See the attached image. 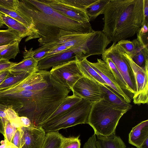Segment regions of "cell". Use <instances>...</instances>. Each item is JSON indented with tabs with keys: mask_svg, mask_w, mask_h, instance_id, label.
Instances as JSON below:
<instances>
[{
	"mask_svg": "<svg viewBox=\"0 0 148 148\" xmlns=\"http://www.w3.org/2000/svg\"><path fill=\"white\" fill-rule=\"evenodd\" d=\"M16 11L32 27V34L26 39L25 42L39 38L41 46L62 36L89 33L94 30L90 22L79 21L65 16L42 0H17Z\"/></svg>",
	"mask_w": 148,
	"mask_h": 148,
	"instance_id": "cell-1",
	"label": "cell"
},
{
	"mask_svg": "<svg viewBox=\"0 0 148 148\" xmlns=\"http://www.w3.org/2000/svg\"><path fill=\"white\" fill-rule=\"evenodd\" d=\"M25 90L27 100L28 118L41 126L68 96L70 90L56 81L49 71L38 70L10 88Z\"/></svg>",
	"mask_w": 148,
	"mask_h": 148,
	"instance_id": "cell-2",
	"label": "cell"
},
{
	"mask_svg": "<svg viewBox=\"0 0 148 148\" xmlns=\"http://www.w3.org/2000/svg\"><path fill=\"white\" fill-rule=\"evenodd\" d=\"M143 0H110L103 12L102 31L111 42L132 37L143 23Z\"/></svg>",
	"mask_w": 148,
	"mask_h": 148,
	"instance_id": "cell-3",
	"label": "cell"
},
{
	"mask_svg": "<svg viewBox=\"0 0 148 148\" xmlns=\"http://www.w3.org/2000/svg\"><path fill=\"white\" fill-rule=\"evenodd\" d=\"M127 111L103 99L93 103L86 123L96 135L108 136L115 133L119 120Z\"/></svg>",
	"mask_w": 148,
	"mask_h": 148,
	"instance_id": "cell-4",
	"label": "cell"
},
{
	"mask_svg": "<svg viewBox=\"0 0 148 148\" xmlns=\"http://www.w3.org/2000/svg\"><path fill=\"white\" fill-rule=\"evenodd\" d=\"M92 102L82 98L67 111L41 126L47 132L56 131L79 124L86 123Z\"/></svg>",
	"mask_w": 148,
	"mask_h": 148,
	"instance_id": "cell-5",
	"label": "cell"
},
{
	"mask_svg": "<svg viewBox=\"0 0 148 148\" xmlns=\"http://www.w3.org/2000/svg\"><path fill=\"white\" fill-rule=\"evenodd\" d=\"M102 58L111 59L127 84L128 91L134 94L136 91L134 77L132 69L119 50L117 43H113L102 55Z\"/></svg>",
	"mask_w": 148,
	"mask_h": 148,
	"instance_id": "cell-6",
	"label": "cell"
},
{
	"mask_svg": "<svg viewBox=\"0 0 148 148\" xmlns=\"http://www.w3.org/2000/svg\"><path fill=\"white\" fill-rule=\"evenodd\" d=\"M121 52L129 63L134 77L136 91L133 97L134 103L135 104L147 103L148 102V66L144 68L138 66L128 54Z\"/></svg>",
	"mask_w": 148,
	"mask_h": 148,
	"instance_id": "cell-7",
	"label": "cell"
},
{
	"mask_svg": "<svg viewBox=\"0 0 148 148\" xmlns=\"http://www.w3.org/2000/svg\"><path fill=\"white\" fill-rule=\"evenodd\" d=\"M49 72L61 85L71 90L75 83L83 76L76 60L53 67Z\"/></svg>",
	"mask_w": 148,
	"mask_h": 148,
	"instance_id": "cell-8",
	"label": "cell"
},
{
	"mask_svg": "<svg viewBox=\"0 0 148 148\" xmlns=\"http://www.w3.org/2000/svg\"><path fill=\"white\" fill-rule=\"evenodd\" d=\"M73 94L93 103L103 99L104 93L101 84L83 76L74 85Z\"/></svg>",
	"mask_w": 148,
	"mask_h": 148,
	"instance_id": "cell-9",
	"label": "cell"
},
{
	"mask_svg": "<svg viewBox=\"0 0 148 148\" xmlns=\"http://www.w3.org/2000/svg\"><path fill=\"white\" fill-rule=\"evenodd\" d=\"M55 11L76 21L89 23L86 10L67 3L65 0H42Z\"/></svg>",
	"mask_w": 148,
	"mask_h": 148,
	"instance_id": "cell-10",
	"label": "cell"
},
{
	"mask_svg": "<svg viewBox=\"0 0 148 148\" xmlns=\"http://www.w3.org/2000/svg\"><path fill=\"white\" fill-rule=\"evenodd\" d=\"M21 148H42L46 133L41 126L32 124L28 127H21Z\"/></svg>",
	"mask_w": 148,
	"mask_h": 148,
	"instance_id": "cell-11",
	"label": "cell"
},
{
	"mask_svg": "<svg viewBox=\"0 0 148 148\" xmlns=\"http://www.w3.org/2000/svg\"><path fill=\"white\" fill-rule=\"evenodd\" d=\"M88 62L108 86L121 96L126 102L129 103L131 102V99L118 85L113 74L102 60L97 59L96 62L88 61Z\"/></svg>",
	"mask_w": 148,
	"mask_h": 148,
	"instance_id": "cell-12",
	"label": "cell"
},
{
	"mask_svg": "<svg viewBox=\"0 0 148 148\" xmlns=\"http://www.w3.org/2000/svg\"><path fill=\"white\" fill-rule=\"evenodd\" d=\"M77 59V56L69 49L65 51L48 56L40 60L38 62L37 69L46 70Z\"/></svg>",
	"mask_w": 148,
	"mask_h": 148,
	"instance_id": "cell-13",
	"label": "cell"
},
{
	"mask_svg": "<svg viewBox=\"0 0 148 148\" xmlns=\"http://www.w3.org/2000/svg\"><path fill=\"white\" fill-rule=\"evenodd\" d=\"M95 31L87 33H75L60 36L50 42L54 46L63 45L70 49L77 48L84 43L92 36Z\"/></svg>",
	"mask_w": 148,
	"mask_h": 148,
	"instance_id": "cell-14",
	"label": "cell"
},
{
	"mask_svg": "<svg viewBox=\"0 0 148 148\" xmlns=\"http://www.w3.org/2000/svg\"><path fill=\"white\" fill-rule=\"evenodd\" d=\"M148 138V120L142 121L133 127L129 134V143L140 148Z\"/></svg>",
	"mask_w": 148,
	"mask_h": 148,
	"instance_id": "cell-15",
	"label": "cell"
},
{
	"mask_svg": "<svg viewBox=\"0 0 148 148\" xmlns=\"http://www.w3.org/2000/svg\"><path fill=\"white\" fill-rule=\"evenodd\" d=\"M104 93L103 99L122 109L128 111L132 105L126 102L123 98L107 85L101 84Z\"/></svg>",
	"mask_w": 148,
	"mask_h": 148,
	"instance_id": "cell-16",
	"label": "cell"
},
{
	"mask_svg": "<svg viewBox=\"0 0 148 148\" xmlns=\"http://www.w3.org/2000/svg\"><path fill=\"white\" fill-rule=\"evenodd\" d=\"M96 148H126L121 138L114 133L108 136L97 135Z\"/></svg>",
	"mask_w": 148,
	"mask_h": 148,
	"instance_id": "cell-17",
	"label": "cell"
},
{
	"mask_svg": "<svg viewBox=\"0 0 148 148\" xmlns=\"http://www.w3.org/2000/svg\"><path fill=\"white\" fill-rule=\"evenodd\" d=\"M77 61L83 76L100 84L107 85L100 76L90 65L87 58Z\"/></svg>",
	"mask_w": 148,
	"mask_h": 148,
	"instance_id": "cell-18",
	"label": "cell"
},
{
	"mask_svg": "<svg viewBox=\"0 0 148 148\" xmlns=\"http://www.w3.org/2000/svg\"><path fill=\"white\" fill-rule=\"evenodd\" d=\"M38 63L32 57L24 58L22 61L11 67L10 70L15 73L27 72L32 74L37 70Z\"/></svg>",
	"mask_w": 148,
	"mask_h": 148,
	"instance_id": "cell-19",
	"label": "cell"
},
{
	"mask_svg": "<svg viewBox=\"0 0 148 148\" xmlns=\"http://www.w3.org/2000/svg\"><path fill=\"white\" fill-rule=\"evenodd\" d=\"M0 16L4 24L21 34L23 38L30 36L32 32L24 25L16 20L0 12Z\"/></svg>",
	"mask_w": 148,
	"mask_h": 148,
	"instance_id": "cell-20",
	"label": "cell"
},
{
	"mask_svg": "<svg viewBox=\"0 0 148 148\" xmlns=\"http://www.w3.org/2000/svg\"><path fill=\"white\" fill-rule=\"evenodd\" d=\"M82 99V98L73 94L71 96H68L63 100L58 108L45 122L52 119L63 114L79 102Z\"/></svg>",
	"mask_w": 148,
	"mask_h": 148,
	"instance_id": "cell-21",
	"label": "cell"
},
{
	"mask_svg": "<svg viewBox=\"0 0 148 148\" xmlns=\"http://www.w3.org/2000/svg\"><path fill=\"white\" fill-rule=\"evenodd\" d=\"M117 43L120 50L127 53L131 58L136 54L143 47L137 38L132 41L122 40Z\"/></svg>",
	"mask_w": 148,
	"mask_h": 148,
	"instance_id": "cell-22",
	"label": "cell"
},
{
	"mask_svg": "<svg viewBox=\"0 0 148 148\" xmlns=\"http://www.w3.org/2000/svg\"><path fill=\"white\" fill-rule=\"evenodd\" d=\"M31 74L27 72L15 73L10 71L6 78L0 85V90L10 88L15 85L23 81Z\"/></svg>",
	"mask_w": 148,
	"mask_h": 148,
	"instance_id": "cell-23",
	"label": "cell"
},
{
	"mask_svg": "<svg viewBox=\"0 0 148 148\" xmlns=\"http://www.w3.org/2000/svg\"><path fill=\"white\" fill-rule=\"evenodd\" d=\"M23 38L21 34L11 28L0 30V46L12 44Z\"/></svg>",
	"mask_w": 148,
	"mask_h": 148,
	"instance_id": "cell-24",
	"label": "cell"
},
{
	"mask_svg": "<svg viewBox=\"0 0 148 148\" xmlns=\"http://www.w3.org/2000/svg\"><path fill=\"white\" fill-rule=\"evenodd\" d=\"M110 0H98L85 10L90 21L95 20L99 15L103 14Z\"/></svg>",
	"mask_w": 148,
	"mask_h": 148,
	"instance_id": "cell-25",
	"label": "cell"
},
{
	"mask_svg": "<svg viewBox=\"0 0 148 148\" xmlns=\"http://www.w3.org/2000/svg\"><path fill=\"white\" fill-rule=\"evenodd\" d=\"M64 137L58 131L47 132L42 148H60Z\"/></svg>",
	"mask_w": 148,
	"mask_h": 148,
	"instance_id": "cell-26",
	"label": "cell"
},
{
	"mask_svg": "<svg viewBox=\"0 0 148 148\" xmlns=\"http://www.w3.org/2000/svg\"><path fill=\"white\" fill-rule=\"evenodd\" d=\"M51 49L44 45L38 48L33 50L31 48L27 50L25 48L23 53V58L32 57L38 62L47 57L48 53Z\"/></svg>",
	"mask_w": 148,
	"mask_h": 148,
	"instance_id": "cell-27",
	"label": "cell"
},
{
	"mask_svg": "<svg viewBox=\"0 0 148 148\" xmlns=\"http://www.w3.org/2000/svg\"><path fill=\"white\" fill-rule=\"evenodd\" d=\"M102 60L106 64L111 72L118 85L123 89L128 91V86L115 64L111 58H102Z\"/></svg>",
	"mask_w": 148,
	"mask_h": 148,
	"instance_id": "cell-28",
	"label": "cell"
},
{
	"mask_svg": "<svg viewBox=\"0 0 148 148\" xmlns=\"http://www.w3.org/2000/svg\"><path fill=\"white\" fill-rule=\"evenodd\" d=\"M21 40L8 45L7 47L0 53V59L9 60L11 59H15L20 52L19 45Z\"/></svg>",
	"mask_w": 148,
	"mask_h": 148,
	"instance_id": "cell-29",
	"label": "cell"
},
{
	"mask_svg": "<svg viewBox=\"0 0 148 148\" xmlns=\"http://www.w3.org/2000/svg\"><path fill=\"white\" fill-rule=\"evenodd\" d=\"M138 66L144 68L148 66V48L144 47L131 58Z\"/></svg>",
	"mask_w": 148,
	"mask_h": 148,
	"instance_id": "cell-30",
	"label": "cell"
},
{
	"mask_svg": "<svg viewBox=\"0 0 148 148\" xmlns=\"http://www.w3.org/2000/svg\"><path fill=\"white\" fill-rule=\"evenodd\" d=\"M0 12L21 23L32 32V27L31 25L23 17L16 11L7 9L0 5Z\"/></svg>",
	"mask_w": 148,
	"mask_h": 148,
	"instance_id": "cell-31",
	"label": "cell"
},
{
	"mask_svg": "<svg viewBox=\"0 0 148 148\" xmlns=\"http://www.w3.org/2000/svg\"><path fill=\"white\" fill-rule=\"evenodd\" d=\"M79 136L77 137H64L60 148H80Z\"/></svg>",
	"mask_w": 148,
	"mask_h": 148,
	"instance_id": "cell-32",
	"label": "cell"
},
{
	"mask_svg": "<svg viewBox=\"0 0 148 148\" xmlns=\"http://www.w3.org/2000/svg\"><path fill=\"white\" fill-rule=\"evenodd\" d=\"M148 25L144 24L142 25L137 34V39L141 44L148 47Z\"/></svg>",
	"mask_w": 148,
	"mask_h": 148,
	"instance_id": "cell-33",
	"label": "cell"
},
{
	"mask_svg": "<svg viewBox=\"0 0 148 148\" xmlns=\"http://www.w3.org/2000/svg\"><path fill=\"white\" fill-rule=\"evenodd\" d=\"M68 3L85 10L98 0H65Z\"/></svg>",
	"mask_w": 148,
	"mask_h": 148,
	"instance_id": "cell-34",
	"label": "cell"
},
{
	"mask_svg": "<svg viewBox=\"0 0 148 148\" xmlns=\"http://www.w3.org/2000/svg\"><path fill=\"white\" fill-rule=\"evenodd\" d=\"M9 108L0 104V133L4 136L5 125L8 121L5 112L6 109Z\"/></svg>",
	"mask_w": 148,
	"mask_h": 148,
	"instance_id": "cell-35",
	"label": "cell"
},
{
	"mask_svg": "<svg viewBox=\"0 0 148 148\" xmlns=\"http://www.w3.org/2000/svg\"><path fill=\"white\" fill-rule=\"evenodd\" d=\"M17 128L12 125L9 121L6 123L4 130V139L10 143Z\"/></svg>",
	"mask_w": 148,
	"mask_h": 148,
	"instance_id": "cell-36",
	"label": "cell"
},
{
	"mask_svg": "<svg viewBox=\"0 0 148 148\" xmlns=\"http://www.w3.org/2000/svg\"><path fill=\"white\" fill-rule=\"evenodd\" d=\"M22 131L21 127L17 128L11 141L12 148H21Z\"/></svg>",
	"mask_w": 148,
	"mask_h": 148,
	"instance_id": "cell-37",
	"label": "cell"
},
{
	"mask_svg": "<svg viewBox=\"0 0 148 148\" xmlns=\"http://www.w3.org/2000/svg\"><path fill=\"white\" fill-rule=\"evenodd\" d=\"M0 5L7 9L16 11L17 0H0Z\"/></svg>",
	"mask_w": 148,
	"mask_h": 148,
	"instance_id": "cell-38",
	"label": "cell"
},
{
	"mask_svg": "<svg viewBox=\"0 0 148 148\" xmlns=\"http://www.w3.org/2000/svg\"><path fill=\"white\" fill-rule=\"evenodd\" d=\"M70 48L63 45H58L49 51L46 57L65 51Z\"/></svg>",
	"mask_w": 148,
	"mask_h": 148,
	"instance_id": "cell-39",
	"label": "cell"
},
{
	"mask_svg": "<svg viewBox=\"0 0 148 148\" xmlns=\"http://www.w3.org/2000/svg\"><path fill=\"white\" fill-rule=\"evenodd\" d=\"M16 63L10 62L6 59H0V71L6 70L10 69L11 67L13 66Z\"/></svg>",
	"mask_w": 148,
	"mask_h": 148,
	"instance_id": "cell-40",
	"label": "cell"
},
{
	"mask_svg": "<svg viewBox=\"0 0 148 148\" xmlns=\"http://www.w3.org/2000/svg\"><path fill=\"white\" fill-rule=\"evenodd\" d=\"M95 133L90 137L84 145L83 148H96V138Z\"/></svg>",
	"mask_w": 148,
	"mask_h": 148,
	"instance_id": "cell-41",
	"label": "cell"
},
{
	"mask_svg": "<svg viewBox=\"0 0 148 148\" xmlns=\"http://www.w3.org/2000/svg\"><path fill=\"white\" fill-rule=\"evenodd\" d=\"M143 1L144 18L143 25L146 24L148 25V0H143Z\"/></svg>",
	"mask_w": 148,
	"mask_h": 148,
	"instance_id": "cell-42",
	"label": "cell"
},
{
	"mask_svg": "<svg viewBox=\"0 0 148 148\" xmlns=\"http://www.w3.org/2000/svg\"><path fill=\"white\" fill-rule=\"evenodd\" d=\"M19 120L21 127H28L32 124L30 120L26 117L19 116Z\"/></svg>",
	"mask_w": 148,
	"mask_h": 148,
	"instance_id": "cell-43",
	"label": "cell"
},
{
	"mask_svg": "<svg viewBox=\"0 0 148 148\" xmlns=\"http://www.w3.org/2000/svg\"><path fill=\"white\" fill-rule=\"evenodd\" d=\"M10 72V69L0 71V85L6 78Z\"/></svg>",
	"mask_w": 148,
	"mask_h": 148,
	"instance_id": "cell-44",
	"label": "cell"
},
{
	"mask_svg": "<svg viewBox=\"0 0 148 148\" xmlns=\"http://www.w3.org/2000/svg\"><path fill=\"white\" fill-rule=\"evenodd\" d=\"M0 143V148H12L11 143L8 142L5 139L1 140Z\"/></svg>",
	"mask_w": 148,
	"mask_h": 148,
	"instance_id": "cell-45",
	"label": "cell"
},
{
	"mask_svg": "<svg viewBox=\"0 0 148 148\" xmlns=\"http://www.w3.org/2000/svg\"><path fill=\"white\" fill-rule=\"evenodd\" d=\"M8 45L0 46V53L6 48H7Z\"/></svg>",
	"mask_w": 148,
	"mask_h": 148,
	"instance_id": "cell-46",
	"label": "cell"
},
{
	"mask_svg": "<svg viewBox=\"0 0 148 148\" xmlns=\"http://www.w3.org/2000/svg\"><path fill=\"white\" fill-rule=\"evenodd\" d=\"M4 25V23L1 19L0 16V28L2 27Z\"/></svg>",
	"mask_w": 148,
	"mask_h": 148,
	"instance_id": "cell-47",
	"label": "cell"
},
{
	"mask_svg": "<svg viewBox=\"0 0 148 148\" xmlns=\"http://www.w3.org/2000/svg\"><path fill=\"white\" fill-rule=\"evenodd\" d=\"M133 148V147H127V148Z\"/></svg>",
	"mask_w": 148,
	"mask_h": 148,
	"instance_id": "cell-48",
	"label": "cell"
}]
</instances>
